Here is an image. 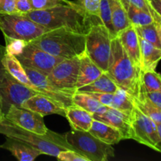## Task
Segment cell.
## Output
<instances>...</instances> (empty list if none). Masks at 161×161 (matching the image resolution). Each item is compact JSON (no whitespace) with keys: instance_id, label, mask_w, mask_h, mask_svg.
<instances>
[{"instance_id":"obj_1","label":"cell","mask_w":161,"mask_h":161,"mask_svg":"<svg viewBox=\"0 0 161 161\" xmlns=\"http://www.w3.org/2000/svg\"><path fill=\"white\" fill-rule=\"evenodd\" d=\"M22 14L48 30L64 28L83 34H86L95 20H100L88 15L80 6L72 1L69 4L41 10H31Z\"/></svg>"},{"instance_id":"obj_2","label":"cell","mask_w":161,"mask_h":161,"mask_svg":"<svg viewBox=\"0 0 161 161\" xmlns=\"http://www.w3.org/2000/svg\"><path fill=\"white\" fill-rule=\"evenodd\" d=\"M141 69L127 55L118 36L112 40L111 56L106 72L121 89L137 97L141 86Z\"/></svg>"},{"instance_id":"obj_3","label":"cell","mask_w":161,"mask_h":161,"mask_svg":"<svg viewBox=\"0 0 161 161\" xmlns=\"http://www.w3.org/2000/svg\"><path fill=\"white\" fill-rule=\"evenodd\" d=\"M0 134L8 138L22 142L34 149L40 151L42 154L57 157L61 151L74 150L66 142L64 135L49 130L45 135L35 133L21 128L9 122L6 118L0 124Z\"/></svg>"},{"instance_id":"obj_4","label":"cell","mask_w":161,"mask_h":161,"mask_svg":"<svg viewBox=\"0 0 161 161\" xmlns=\"http://www.w3.org/2000/svg\"><path fill=\"white\" fill-rule=\"evenodd\" d=\"M31 42L47 53L64 59L81 56L86 50L85 34L64 28L49 30Z\"/></svg>"},{"instance_id":"obj_5","label":"cell","mask_w":161,"mask_h":161,"mask_svg":"<svg viewBox=\"0 0 161 161\" xmlns=\"http://www.w3.org/2000/svg\"><path fill=\"white\" fill-rule=\"evenodd\" d=\"M6 50L14 55L22 66L48 74L64 58L53 56L31 42L11 39L4 37Z\"/></svg>"},{"instance_id":"obj_6","label":"cell","mask_w":161,"mask_h":161,"mask_svg":"<svg viewBox=\"0 0 161 161\" xmlns=\"http://www.w3.org/2000/svg\"><path fill=\"white\" fill-rule=\"evenodd\" d=\"M86 52L90 58L104 72H106L111 56L113 36L109 30L97 20L85 34Z\"/></svg>"},{"instance_id":"obj_7","label":"cell","mask_w":161,"mask_h":161,"mask_svg":"<svg viewBox=\"0 0 161 161\" xmlns=\"http://www.w3.org/2000/svg\"><path fill=\"white\" fill-rule=\"evenodd\" d=\"M4 50L5 47L0 45V109L6 115L10 106L20 107L25 101L38 93L22 84L9 73L3 62Z\"/></svg>"},{"instance_id":"obj_8","label":"cell","mask_w":161,"mask_h":161,"mask_svg":"<svg viewBox=\"0 0 161 161\" xmlns=\"http://www.w3.org/2000/svg\"><path fill=\"white\" fill-rule=\"evenodd\" d=\"M66 142L75 152L89 160V161H106L115 156L113 146L100 141L89 131L72 129L64 135Z\"/></svg>"},{"instance_id":"obj_9","label":"cell","mask_w":161,"mask_h":161,"mask_svg":"<svg viewBox=\"0 0 161 161\" xmlns=\"http://www.w3.org/2000/svg\"><path fill=\"white\" fill-rule=\"evenodd\" d=\"M0 30L4 37L31 42L49 30L20 13L0 14Z\"/></svg>"},{"instance_id":"obj_10","label":"cell","mask_w":161,"mask_h":161,"mask_svg":"<svg viewBox=\"0 0 161 161\" xmlns=\"http://www.w3.org/2000/svg\"><path fill=\"white\" fill-rule=\"evenodd\" d=\"M130 122L132 127L131 139L161 153V141L157 124L142 113L136 106L131 114Z\"/></svg>"},{"instance_id":"obj_11","label":"cell","mask_w":161,"mask_h":161,"mask_svg":"<svg viewBox=\"0 0 161 161\" xmlns=\"http://www.w3.org/2000/svg\"><path fill=\"white\" fill-rule=\"evenodd\" d=\"M80 64V56L64 59L47 74V78L59 89L75 93Z\"/></svg>"},{"instance_id":"obj_12","label":"cell","mask_w":161,"mask_h":161,"mask_svg":"<svg viewBox=\"0 0 161 161\" xmlns=\"http://www.w3.org/2000/svg\"><path fill=\"white\" fill-rule=\"evenodd\" d=\"M24 69L32 84L36 86L40 94L50 97V99L54 101L56 103L64 108L73 105L72 96L74 93L63 91L53 86L49 81L47 78V74L44 72L27 67H24Z\"/></svg>"},{"instance_id":"obj_13","label":"cell","mask_w":161,"mask_h":161,"mask_svg":"<svg viewBox=\"0 0 161 161\" xmlns=\"http://www.w3.org/2000/svg\"><path fill=\"white\" fill-rule=\"evenodd\" d=\"M5 118L12 124L35 133L45 135L49 131L44 123L43 116L21 107L10 106Z\"/></svg>"},{"instance_id":"obj_14","label":"cell","mask_w":161,"mask_h":161,"mask_svg":"<svg viewBox=\"0 0 161 161\" xmlns=\"http://www.w3.org/2000/svg\"><path fill=\"white\" fill-rule=\"evenodd\" d=\"M94 119L102 121L117 129L122 135L124 139H131L132 127L131 116L108 106L104 112L93 114Z\"/></svg>"},{"instance_id":"obj_15","label":"cell","mask_w":161,"mask_h":161,"mask_svg":"<svg viewBox=\"0 0 161 161\" xmlns=\"http://www.w3.org/2000/svg\"><path fill=\"white\" fill-rule=\"evenodd\" d=\"M21 108L39 113L44 117L52 114L65 116V108L42 94H36L22 103Z\"/></svg>"},{"instance_id":"obj_16","label":"cell","mask_w":161,"mask_h":161,"mask_svg":"<svg viewBox=\"0 0 161 161\" xmlns=\"http://www.w3.org/2000/svg\"><path fill=\"white\" fill-rule=\"evenodd\" d=\"M127 55L141 69V50L138 36L134 25H130L117 34Z\"/></svg>"},{"instance_id":"obj_17","label":"cell","mask_w":161,"mask_h":161,"mask_svg":"<svg viewBox=\"0 0 161 161\" xmlns=\"http://www.w3.org/2000/svg\"><path fill=\"white\" fill-rule=\"evenodd\" d=\"M0 148L9 151L16 159L20 161H33L38 157L42 155L40 151L31 146L8 137H6L5 142L0 145Z\"/></svg>"},{"instance_id":"obj_18","label":"cell","mask_w":161,"mask_h":161,"mask_svg":"<svg viewBox=\"0 0 161 161\" xmlns=\"http://www.w3.org/2000/svg\"><path fill=\"white\" fill-rule=\"evenodd\" d=\"M64 117L68 119L72 129L83 131H89L94 120L92 113L75 105H72L65 108Z\"/></svg>"},{"instance_id":"obj_19","label":"cell","mask_w":161,"mask_h":161,"mask_svg":"<svg viewBox=\"0 0 161 161\" xmlns=\"http://www.w3.org/2000/svg\"><path fill=\"white\" fill-rule=\"evenodd\" d=\"M104 72L91 58L86 52L80 56V64L79 69L76 90L80 87L90 84L97 80Z\"/></svg>"},{"instance_id":"obj_20","label":"cell","mask_w":161,"mask_h":161,"mask_svg":"<svg viewBox=\"0 0 161 161\" xmlns=\"http://www.w3.org/2000/svg\"><path fill=\"white\" fill-rule=\"evenodd\" d=\"M89 132L100 141L111 146L118 144L124 140L122 135L117 129L95 119L93 120Z\"/></svg>"},{"instance_id":"obj_21","label":"cell","mask_w":161,"mask_h":161,"mask_svg":"<svg viewBox=\"0 0 161 161\" xmlns=\"http://www.w3.org/2000/svg\"><path fill=\"white\" fill-rule=\"evenodd\" d=\"M141 50V71H156L161 60V49L138 36Z\"/></svg>"},{"instance_id":"obj_22","label":"cell","mask_w":161,"mask_h":161,"mask_svg":"<svg viewBox=\"0 0 161 161\" xmlns=\"http://www.w3.org/2000/svg\"><path fill=\"white\" fill-rule=\"evenodd\" d=\"M3 62L4 64L5 67L6 68V69L9 71V73L16 80H18L19 82H20L25 86L31 88V90L37 92L38 94H40L36 88V86L32 84L21 64L19 62L18 60L14 55L6 51V47H5V50L3 54Z\"/></svg>"},{"instance_id":"obj_23","label":"cell","mask_w":161,"mask_h":161,"mask_svg":"<svg viewBox=\"0 0 161 161\" xmlns=\"http://www.w3.org/2000/svg\"><path fill=\"white\" fill-rule=\"evenodd\" d=\"M119 86L111 79L106 72H104L97 80L90 84L80 87L77 92L81 93H102V94H113L117 91Z\"/></svg>"},{"instance_id":"obj_24","label":"cell","mask_w":161,"mask_h":161,"mask_svg":"<svg viewBox=\"0 0 161 161\" xmlns=\"http://www.w3.org/2000/svg\"><path fill=\"white\" fill-rule=\"evenodd\" d=\"M111 10L112 21L116 36L119 32L131 25L121 0H108Z\"/></svg>"},{"instance_id":"obj_25","label":"cell","mask_w":161,"mask_h":161,"mask_svg":"<svg viewBox=\"0 0 161 161\" xmlns=\"http://www.w3.org/2000/svg\"><path fill=\"white\" fill-rule=\"evenodd\" d=\"M108 107L119 110L128 116H131L135 107V97L119 87L112 95L111 103Z\"/></svg>"},{"instance_id":"obj_26","label":"cell","mask_w":161,"mask_h":161,"mask_svg":"<svg viewBox=\"0 0 161 161\" xmlns=\"http://www.w3.org/2000/svg\"><path fill=\"white\" fill-rule=\"evenodd\" d=\"M72 103L92 114L102 113L108 108V106L102 105L90 94L77 91L72 96Z\"/></svg>"},{"instance_id":"obj_27","label":"cell","mask_w":161,"mask_h":161,"mask_svg":"<svg viewBox=\"0 0 161 161\" xmlns=\"http://www.w3.org/2000/svg\"><path fill=\"white\" fill-rule=\"evenodd\" d=\"M121 3L125 9L130 24L134 26H142L154 22V19L150 13L137 7L127 0H121Z\"/></svg>"},{"instance_id":"obj_28","label":"cell","mask_w":161,"mask_h":161,"mask_svg":"<svg viewBox=\"0 0 161 161\" xmlns=\"http://www.w3.org/2000/svg\"><path fill=\"white\" fill-rule=\"evenodd\" d=\"M135 105L142 113L153 119L156 124L161 123V108L151 103L143 94L139 93L135 97Z\"/></svg>"},{"instance_id":"obj_29","label":"cell","mask_w":161,"mask_h":161,"mask_svg":"<svg viewBox=\"0 0 161 161\" xmlns=\"http://www.w3.org/2000/svg\"><path fill=\"white\" fill-rule=\"evenodd\" d=\"M135 28L137 34L140 38L161 49V41L156 22H153L149 25H142V26H135Z\"/></svg>"},{"instance_id":"obj_30","label":"cell","mask_w":161,"mask_h":161,"mask_svg":"<svg viewBox=\"0 0 161 161\" xmlns=\"http://www.w3.org/2000/svg\"><path fill=\"white\" fill-rule=\"evenodd\" d=\"M140 88L146 91H161V75L156 71H142Z\"/></svg>"},{"instance_id":"obj_31","label":"cell","mask_w":161,"mask_h":161,"mask_svg":"<svg viewBox=\"0 0 161 161\" xmlns=\"http://www.w3.org/2000/svg\"><path fill=\"white\" fill-rule=\"evenodd\" d=\"M99 19H100L101 22L109 30L110 33L113 36V37L116 36L114 28H113V21H112L111 10H110V6L108 0H101Z\"/></svg>"},{"instance_id":"obj_32","label":"cell","mask_w":161,"mask_h":161,"mask_svg":"<svg viewBox=\"0 0 161 161\" xmlns=\"http://www.w3.org/2000/svg\"><path fill=\"white\" fill-rule=\"evenodd\" d=\"M75 3L89 16L99 18L101 0H76Z\"/></svg>"},{"instance_id":"obj_33","label":"cell","mask_w":161,"mask_h":161,"mask_svg":"<svg viewBox=\"0 0 161 161\" xmlns=\"http://www.w3.org/2000/svg\"><path fill=\"white\" fill-rule=\"evenodd\" d=\"M31 4L32 10H41V9H50L60 5L69 4V0H28Z\"/></svg>"},{"instance_id":"obj_34","label":"cell","mask_w":161,"mask_h":161,"mask_svg":"<svg viewBox=\"0 0 161 161\" xmlns=\"http://www.w3.org/2000/svg\"><path fill=\"white\" fill-rule=\"evenodd\" d=\"M57 159L61 161H89L84 156L71 149L61 151L57 156Z\"/></svg>"},{"instance_id":"obj_35","label":"cell","mask_w":161,"mask_h":161,"mask_svg":"<svg viewBox=\"0 0 161 161\" xmlns=\"http://www.w3.org/2000/svg\"><path fill=\"white\" fill-rule=\"evenodd\" d=\"M154 22L161 25V0H147Z\"/></svg>"},{"instance_id":"obj_36","label":"cell","mask_w":161,"mask_h":161,"mask_svg":"<svg viewBox=\"0 0 161 161\" xmlns=\"http://www.w3.org/2000/svg\"><path fill=\"white\" fill-rule=\"evenodd\" d=\"M139 93L143 94L151 103L161 108V91H146L140 88Z\"/></svg>"},{"instance_id":"obj_37","label":"cell","mask_w":161,"mask_h":161,"mask_svg":"<svg viewBox=\"0 0 161 161\" xmlns=\"http://www.w3.org/2000/svg\"><path fill=\"white\" fill-rule=\"evenodd\" d=\"M14 0H0V14L17 13Z\"/></svg>"},{"instance_id":"obj_38","label":"cell","mask_w":161,"mask_h":161,"mask_svg":"<svg viewBox=\"0 0 161 161\" xmlns=\"http://www.w3.org/2000/svg\"><path fill=\"white\" fill-rule=\"evenodd\" d=\"M16 5V8L18 13H27L28 11L32 10L31 4L28 0H14Z\"/></svg>"},{"instance_id":"obj_39","label":"cell","mask_w":161,"mask_h":161,"mask_svg":"<svg viewBox=\"0 0 161 161\" xmlns=\"http://www.w3.org/2000/svg\"><path fill=\"white\" fill-rule=\"evenodd\" d=\"M127 1L128 3H131V4L135 5L137 7L140 8V9H143L145 11H147V12L151 14V9L149 4H148L147 0H127Z\"/></svg>"},{"instance_id":"obj_40","label":"cell","mask_w":161,"mask_h":161,"mask_svg":"<svg viewBox=\"0 0 161 161\" xmlns=\"http://www.w3.org/2000/svg\"><path fill=\"white\" fill-rule=\"evenodd\" d=\"M157 130H158L159 136H160V139L161 141V123H160V124H157Z\"/></svg>"},{"instance_id":"obj_41","label":"cell","mask_w":161,"mask_h":161,"mask_svg":"<svg viewBox=\"0 0 161 161\" xmlns=\"http://www.w3.org/2000/svg\"><path fill=\"white\" fill-rule=\"evenodd\" d=\"M157 24V23H156ZM157 31H158L159 33V36H160V39L161 41V25L160 24H157Z\"/></svg>"},{"instance_id":"obj_42","label":"cell","mask_w":161,"mask_h":161,"mask_svg":"<svg viewBox=\"0 0 161 161\" xmlns=\"http://www.w3.org/2000/svg\"><path fill=\"white\" fill-rule=\"evenodd\" d=\"M4 118H5V115L3 114V112H2L1 109H0V124H1L2 121L3 120V119H4Z\"/></svg>"}]
</instances>
